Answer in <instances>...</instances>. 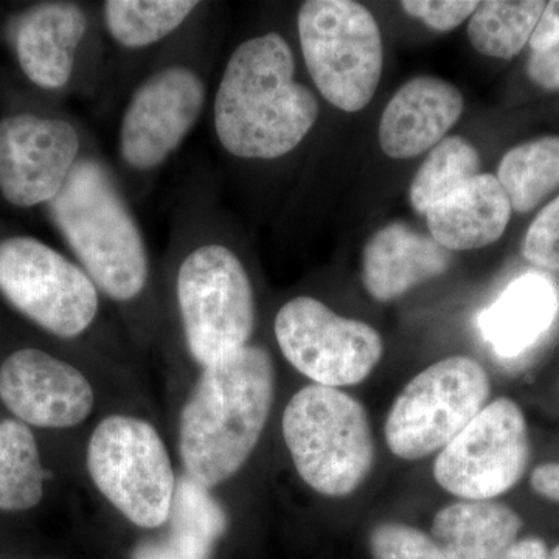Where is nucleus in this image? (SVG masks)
Wrapping results in <instances>:
<instances>
[{
	"label": "nucleus",
	"mask_w": 559,
	"mask_h": 559,
	"mask_svg": "<svg viewBox=\"0 0 559 559\" xmlns=\"http://www.w3.org/2000/svg\"><path fill=\"white\" fill-rule=\"evenodd\" d=\"M522 255L540 270L559 271V197L530 224L522 241Z\"/></svg>",
	"instance_id": "obj_28"
},
{
	"label": "nucleus",
	"mask_w": 559,
	"mask_h": 559,
	"mask_svg": "<svg viewBox=\"0 0 559 559\" xmlns=\"http://www.w3.org/2000/svg\"><path fill=\"white\" fill-rule=\"evenodd\" d=\"M204 5L197 0H108L102 24L120 49L142 51L170 38Z\"/></svg>",
	"instance_id": "obj_21"
},
{
	"label": "nucleus",
	"mask_w": 559,
	"mask_h": 559,
	"mask_svg": "<svg viewBox=\"0 0 559 559\" xmlns=\"http://www.w3.org/2000/svg\"><path fill=\"white\" fill-rule=\"evenodd\" d=\"M533 491L540 498L559 503V463H543L530 477Z\"/></svg>",
	"instance_id": "obj_32"
},
{
	"label": "nucleus",
	"mask_w": 559,
	"mask_h": 559,
	"mask_svg": "<svg viewBox=\"0 0 559 559\" xmlns=\"http://www.w3.org/2000/svg\"><path fill=\"white\" fill-rule=\"evenodd\" d=\"M92 28L90 11L75 2H46L17 17L13 46L24 75L44 91H61L75 73Z\"/></svg>",
	"instance_id": "obj_15"
},
{
	"label": "nucleus",
	"mask_w": 559,
	"mask_h": 559,
	"mask_svg": "<svg viewBox=\"0 0 559 559\" xmlns=\"http://www.w3.org/2000/svg\"><path fill=\"white\" fill-rule=\"evenodd\" d=\"M509 197L498 178L480 173L426 212L430 237L450 252L492 245L511 218Z\"/></svg>",
	"instance_id": "obj_18"
},
{
	"label": "nucleus",
	"mask_w": 559,
	"mask_h": 559,
	"mask_svg": "<svg viewBox=\"0 0 559 559\" xmlns=\"http://www.w3.org/2000/svg\"><path fill=\"white\" fill-rule=\"evenodd\" d=\"M401 9L437 32H451L473 16L479 2L473 0H404Z\"/></svg>",
	"instance_id": "obj_29"
},
{
	"label": "nucleus",
	"mask_w": 559,
	"mask_h": 559,
	"mask_svg": "<svg viewBox=\"0 0 559 559\" xmlns=\"http://www.w3.org/2000/svg\"><path fill=\"white\" fill-rule=\"evenodd\" d=\"M305 68L334 108L358 112L380 86L384 49L380 25L362 3L307 0L297 13Z\"/></svg>",
	"instance_id": "obj_6"
},
{
	"label": "nucleus",
	"mask_w": 559,
	"mask_h": 559,
	"mask_svg": "<svg viewBox=\"0 0 559 559\" xmlns=\"http://www.w3.org/2000/svg\"><path fill=\"white\" fill-rule=\"evenodd\" d=\"M47 210L73 260L103 296L120 305L142 297L151 277L148 242L103 157L87 150Z\"/></svg>",
	"instance_id": "obj_3"
},
{
	"label": "nucleus",
	"mask_w": 559,
	"mask_h": 559,
	"mask_svg": "<svg viewBox=\"0 0 559 559\" xmlns=\"http://www.w3.org/2000/svg\"><path fill=\"white\" fill-rule=\"evenodd\" d=\"M207 100V81L189 62L154 69L132 91L121 114V164L140 175L159 170L200 123Z\"/></svg>",
	"instance_id": "obj_10"
},
{
	"label": "nucleus",
	"mask_w": 559,
	"mask_h": 559,
	"mask_svg": "<svg viewBox=\"0 0 559 559\" xmlns=\"http://www.w3.org/2000/svg\"><path fill=\"white\" fill-rule=\"evenodd\" d=\"M522 525L503 503L460 500L436 514L430 536L450 559H509Z\"/></svg>",
	"instance_id": "obj_20"
},
{
	"label": "nucleus",
	"mask_w": 559,
	"mask_h": 559,
	"mask_svg": "<svg viewBox=\"0 0 559 559\" xmlns=\"http://www.w3.org/2000/svg\"><path fill=\"white\" fill-rule=\"evenodd\" d=\"M509 559H559V544L549 549L547 544L536 536L518 539L510 551Z\"/></svg>",
	"instance_id": "obj_33"
},
{
	"label": "nucleus",
	"mask_w": 559,
	"mask_h": 559,
	"mask_svg": "<svg viewBox=\"0 0 559 559\" xmlns=\"http://www.w3.org/2000/svg\"><path fill=\"white\" fill-rule=\"evenodd\" d=\"M44 473L38 443L20 419L0 423V511H27L44 496Z\"/></svg>",
	"instance_id": "obj_23"
},
{
	"label": "nucleus",
	"mask_w": 559,
	"mask_h": 559,
	"mask_svg": "<svg viewBox=\"0 0 559 559\" xmlns=\"http://www.w3.org/2000/svg\"><path fill=\"white\" fill-rule=\"evenodd\" d=\"M296 72V55L277 32L235 47L212 105L221 148L235 159L275 160L308 138L319 119V102Z\"/></svg>",
	"instance_id": "obj_1"
},
{
	"label": "nucleus",
	"mask_w": 559,
	"mask_h": 559,
	"mask_svg": "<svg viewBox=\"0 0 559 559\" xmlns=\"http://www.w3.org/2000/svg\"><path fill=\"white\" fill-rule=\"evenodd\" d=\"M274 395V362L257 345L202 370L180 414L186 477L212 489L235 476L263 436Z\"/></svg>",
	"instance_id": "obj_2"
},
{
	"label": "nucleus",
	"mask_w": 559,
	"mask_h": 559,
	"mask_svg": "<svg viewBox=\"0 0 559 559\" xmlns=\"http://www.w3.org/2000/svg\"><path fill=\"white\" fill-rule=\"evenodd\" d=\"M274 334L290 366L325 388L359 384L369 378L384 353L373 326L342 318L310 296L294 297L280 308Z\"/></svg>",
	"instance_id": "obj_11"
},
{
	"label": "nucleus",
	"mask_w": 559,
	"mask_h": 559,
	"mask_svg": "<svg viewBox=\"0 0 559 559\" xmlns=\"http://www.w3.org/2000/svg\"><path fill=\"white\" fill-rule=\"evenodd\" d=\"M547 2L487 0L468 21L471 46L485 57L511 60L530 43Z\"/></svg>",
	"instance_id": "obj_24"
},
{
	"label": "nucleus",
	"mask_w": 559,
	"mask_h": 559,
	"mask_svg": "<svg viewBox=\"0 0 559 559\" xmlns=\"http://www.w3.org/2000/svg\"><path fill=\"white\" fill-rule=\"evenodd\" d=\"M558 308V293L549 280L543 275H524L514 280L499 299L481 312V336L500 358H516L547 333Z\"/></svg>",
	"instance_id": "obj_19"
},
{
	"label": "nucleus",
	"mask_w": 559,
	"mask_h": 559,
	"mask_svg": "<svg viewBox=\"0 0 559 559\" xmlns=\"http://www.w3.org/2000/svg\"><path fill=\"white\" fill-rule=\"evenodd\" d=\"M369 549L373 559H450L432 536L401 522H381L371 528Z\"/></svg>",
	"instance_id": "obj_27"
},
{
	"label": "nucleus",
	"mask_w": 559,
	"mask_h": 559,
	"mask_svg": "<svg viewBox=\"0 0 559 559\" xmlns=\"http://www.w3.org/2000/svg\"><path fill=\"white\" fill-rule=\"evenodd\" d=\"M0 400L20 421L44 429L81 425L95 407L90 380L39 348H21L0 364Z\"/></svg>",
	"instance_id": "obj_14"
},
{
	"label": "nucleus",
	"mask_w": 559,
	"mask_h": 559,
	"mask_svg": "<svg viewBox=\"0 0 559 559\" xmlns=\"http://www.w3.org/2000/svg\"><path fill=\"white\" fill-rule=\"evenodd\" d=\"M283 439L297 473L326 498H347L369 477L374 441L362 404L340 389L299 390L282 418Z\"/></svg>",
	"instance_id": "obj_5"
},
{
	"label": "nucleus",
	"mask_w": 559,
	"mask_h": 559,
	"mask_svg": "<svg viewBox=\"0 0 559 559\" xmlns=\"http://www.w3.org/2000/svg\"><path fill=\"white\" fill-rule=\"evenodd\" d=\"M559 43V0L547 2L538 25L530 38L532 51H543Z\"/></svg>",
	"instance_id": "obj_31"
},
{
	"label": "nucleus",
	"mask_w": 559,
	"mask_h": 559,
	"mask_svg": "<svg viewBox=\"0 0 559 559\" xmlns=\"http://www.w3.org/2000/svg\"><path fill=\"white\" fill-rule=\"evenodd\" d=\"M530 457L527 421L510 399L487 404L433 463L441 488L463 500H491L524 476Z\"/></svg>",
	"instance_id": "obj_12"
},
{
	"label": "nucleus",
	"mask_w": 559,
	"mask_h": 559,
	"mask_svg": "<svg viewBox=\"0 0 559 559\" xmlns=\"http://www.w3.org/2000/svg\"><path fill=\"white\" fill-rule=\"evenodd\" d=\"M477 175H480V154L476 146L460 135L444 138L430 150L412 180V207L419 215H426L433 204L450 197Z\"/></svg>",
	"instance_id": "obj_25"
},
{
	"label": "nucleus",
	"mask_w": 559,
	"mask_h": 559,
	"mask_svg": "<svg viewBox=\"0 0 559 559\" xmlns=\"http://www.w3.org/2000/svg\"><path fill=\"white\" fill-rule=\"evenodd\" d=\"M452 252L406 223L371 235L362 252L364 288L374 300L393 301L450 270Z\"/></svg>",
	"instance_id": "obj_17"
},
{
	"label": "nucleus",
	"mask_w": 559,
	"mask_h": 559,
	"mask_svg": "<svg viewBox=\"0 0 559 559\" xmlns=\"http://www.w3.org/2000/svg\"><path fill=\"white\" fill-rule=\"evenodd\" d=\"M0 294L39 329L75 340L94 325L100 290L75 260L38 240L0 241Z\"/></svg>",
	"instance_id": "obj_9"
},
{
	"label": "nucleus",
	"mask_w": 559,
	"mask_h": 559,
	"mask_svg": "<svg viewBox=\"0 0 559 559\" xmlns=\"http://www.w3.org/2000/svg\"><path fill=\"white\" fill-rule=\"evenodd\" d=\"M168 522L180 549L200 551L223 532L226 516L207 488L183 476L176 485Z\"/></svg>",
	"instance_id": "obj_26"
},
{
	"label": "nucleus",
	"mask_w": 559,
	"mask_h": 559,
	"mask_svg": "<svg viewBox=\"0 0 559 559\" xmlns=\"http://www.w3.org/2000/svg\"><path fill=\"white\" fill-rule=\"evenodd\" d=\"M528 79L546 91H559V43L543 51H532L527 62Z\"/></svg>",
	"instance_id": "obj_30"
},
{
	"label": "nucleus",
	"mask_w": 559,
	"mask_h": 559,
	"mask_svg": "<svg viewBox=\"0 0 559 559\" xmlns=\"http://www.w3.org/2000/svg\"><path fill=\"white\" fill-rule=\"evenodd\" d=\"M500 186L511 209L528 213L559 189V135H547L521 143L500 160Z\"/></svg>",
	"instance_id": "obj_22"
},
{
	"label": "nucleus",
	"mask_w": 559,
	"mask_h": 559,
	"mask_svg": "<svg viewBox=\"0 0 559 559\" xmlns=\"http://www.w3.org/2000/svg\"><path fill=\"white\" fill-rule=\"evenodd\" d=\"M176 229L175 300L183 340L202 369L248 347L255 294L237 250L212 231V213H190Z\"/></svg>",
	"instance_id": "obj_4"
},
{
	"label": "nucleus",
	"mask_w": 559,
	"mask_h": 559,
	"mask_svg": "<svg viewBox=\"0 0 559 559\" xmlns=\"http://www.w3.org/2000/svg\"><path fill=\"white\" fill-rule=\"evenodd\" d=\"M90 150L86 134L61 117L22 112L0 120V193L14 207L47 205Z\"/></svg>",
	"instance_id": "obj_13"
},
{
	"label": "nucleus",
	"mask_w": 559,
	"mask_h": 559,
	"mask_svg": "<svg viewBox=\"0 0 559 559\" xmlns=\"http://www.w3.org/2000/svg\"><path fill=\"white\" fill-rule=\"evenodd\" d=\"M86 463L103 498L135 527L168 524L178 480L151 423L130 415L102 419L87 443Z\"/></svg>",
	"instance_id": "obj_7"
},
{
	"label": "nucleus",
	"mask_w": 559,
	"mask_h": 559,
	"mask_svg": "<svg viewBox=\"0 0 559 559\" xmlns=\"http://www.w3.org/2000/svg\"><path fill=\"white\" fill-rule=\"evenodd\" d=\"M491 384L468 356H451L423 370L396 396L385 440L403 460L428 457L447 448L487 406Z\"/></svg>",
	"instance_id": "obj_8"
},
{
	"label": "nucleus",
	"mask_w": 559,
	"mask_h": 559,
	"mask_svg": "<svg viewBox=\"0 0 559 559\" xmlns=\"http://www.w3.org/2000/svg\"><path fill=\"white\" fill-rule=\"evenodd\" d=\"M462 92L450 81L417 76L390 98L380 121L381 150L392 159L425 153L454 127L463 114Z\"/></svg>",
	"instance_id": "obj_16"
}]
</instances>
